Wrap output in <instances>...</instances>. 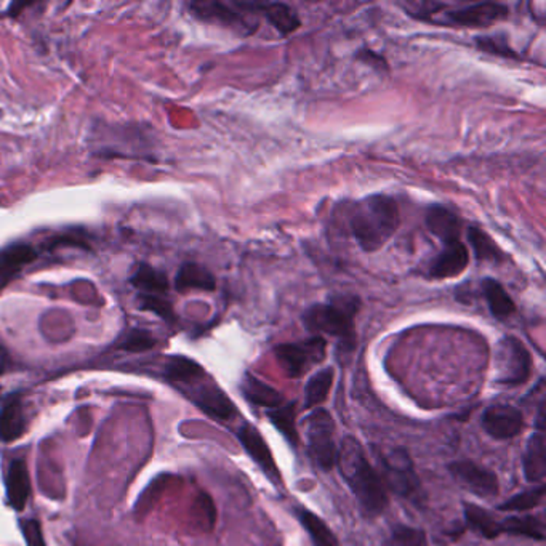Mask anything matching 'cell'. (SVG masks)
Masks as SVG:
<instances>
[{
	"label": "cell",
	"instance_id": "6da1fadb",
	"mask_svg": "<svg viewBox=\"0 0 546 546\" xmlns=\"http://www.w3.org/2000/svg\"><path fill=\"white\" fill-rule=\"evenodd\" d=\"M336 465L365 516L375 517L381 515L388 506L385 484L381 481L379 471L367 459L364 447L356 437H343Z\"/></svg>",
	"mask_w": 546,
	"mask_h": 546
},
{
	"label": "cell",
	"instance_id": "7a4b0ae2",
	"mask_svg": "<svg viewBox=\"0 0 546 546\" xmlns=\"http://www.w3.org/2000/svg\"><path fill=\"white\" fill-rule=\"evenodd\" d=\"M401 225V213L393 197L373 194L353 205L351 233L364 252H377Z\"/></svg>",
	"mask_w": 546,
	"mask_h": 546
},
{
	"label": "cell",
	"instance_id": "3957f363",
	"mask_svg": "<svg viewBox=\"0 0 546 546\" xmlns=\"http://www.w3.org/2000/svg\"><path fill=\"white\" fill-rule=\"evenodd\" d=\"M361 308L356 295H336L326 303L309 306L303 314V326L318 336H336L343 350L354 348V319Z\"/></svg>",
	"mask_w": 546,
	"mask_h": 546
},
{
	"label": "cell",
	"instance_id": "277c9868",
	"mask_svg": "<svg viewBox=\"0 0 546 546\" xmlns=\"http://www.w3.org/2000/svg\"><path fill=\"white\" fill-rule=\"evenodd\" d=\"M373 451L380 466V471H377L385 488H391L396 496L407 498L410 502L420 503L423 497L422 484L407 451L402 447H393L386 451L373 447Z\"/></svg>",
	"mask_w": 546,
	"mask_h": 546
},
{
	"label": "cell",
	"instance_id": "5b68a950",
	"mask_svg": "<svg viewBox=\"0 0 546 546\" xmlns=\"http://www.w3.org/2000/svg\"><path fill=\"white\" fill-rule=\"evenodd\" d=\"M306 445L314 465L322 471L336 468L338 447L336 444V423L326 408H314L306 416Z\"/></svg>",
	"mask_w": 546,
	"mask_h": 546
},
{
	"label": "cell",
	"instance_id": "8992f818",
	"mask_svg": "<svg viewBox=\"0 0 546 546\" xmlns=\"http://www.w3.org/2000/svg\"><path fill=\"white\" fill-rule=\"evenodd\" d=\"M190 10L199 20L219 22L242 36H252L258 28V22L254 20L256 15L254 2H192Z\"/></svg>",
	"mask_w": 546,
	"mask_h": 546
},
{
	"label": "cell",
	"instance_id": "52a82bcc",
	"mask_svg": "<svg viewBox=\"0 0 546 546\" xmlns=\"http://www.w3.org/2000/svg\"><path fill=\"white\" fill-rule=\"evenodd\" d=\"M494 365L497 385L508 388L523 385L531 377V353L516 336H503L497 345Z\"/></svg>",
	"mask_w": 546,
	"mask_h": 546
},
{
	"label": "cell",
	"instance_id": "ba28073f",
	"mask_svg": "<svg viewBox=\"0 0 546 546\" xmlns=\"http://www.w3.org/2000/svg\"><path fill=\"white\" fill-rule=\"evenodd\" d=\"M436 15H441L433 22L444 24L449 28H488L494 22H503L510 16V8L503 4L482 2L473 5L445 10L444 4H439L436 12L431 15V22Z\"/></svg>",
	"mask_w": 546,
	"mask_h": 546
},
{
	"label": "cell",
	"instance_id": "9c48e42d",
	"mask_svg": "<svg viewBox=\"0 0 546 546\" xmlns=\"http://www.w3.org/2000/svg\"><path fill=\"white\" fill-rule=\"evenodd\" d=\"M274 356L289 379H300L326 359L327 342L324 336H314L303 342L284 343L274 348Z\"/></svg>",
	"mask_w": 546,
	"mask_h": 546
},
{
	"label": "cell",
	"instance_id": "30bf717a",
	"mask_svg": "<svg viewBox=\"0 0 546 546\" xmlns=\"http://www.w3.org/2000/svg\"><path fill=\"white\" fill-rule=\"evenodd\" d=\"M190 398L196 402L197 407L202 408L207 416L221 422H229L237 416V408L233 401L223 393L219 386L215 385L207 375L186 386Z\"/></svg>",
	"mask_w": 546,
	"mask_h": 546
},
{
	"label": "cell",
	"instance_id": "8fae6325",
	"mask_svg": "<svg viewBox=\"0 0 546 546\" xmlns=\"http://www.w3.org/2000/svg\"><path fill=\"white\" fill-rule=\"evenodd\" d=\"M449 471L461 488L481 498H492L500 490L497 474L471 460L453 461L449 465Z\"/></svg>",
	"mask_w": 546,
	"mask_h": 546
},
{
	"label": "cell",
	"instance_id": "7c38bea8",
	"mask_svg": "<svg viewBox=\"0 0 546 546\" xmlns=\"http://www.w3.org/2000/svg\"><path fill=\"white\" fill-rule=\"evenodd\" d=\"M237 439L250 455V459L255 461L263 474L270 479L271 484L276 486V488H281L282 486V474L279 471L276 460L273 457L270 445L266 444V441H264V437L262 436L258 428L250 425V423H244L237 431Z\"/></svg>",
	"mask_w": 546,
	"mask_h": 546
},
{
	"label": "cell",
	"instance_id": "4fadbf2b",
	"mask_svg": "<svg viewBox=\"0 0 546 546\" xmlns=\"http://www.w3.org/2000/svg\"><path fill=\"white\" fill-rule=\"evenodd\" d=\"M482 428L497 441L513 439L524 428L523 412L510 404H494L482 414Z\"/></svg>",
	"mask_w": 546,
	"mask_h": 546
},
{
	"label": "cell",
	"instance_id": "5bb4252c",
	"mask_svg": "<svg viewBox=\"0 0 546 546\" xmlns=\"http://www.w3.org/2000/svg\"><path fill=\"white\" fill-rule=\"evenodd\" d=\"M39 252L31 244L18 242L0 250V291L18 276L31 263L36 262Z\"/></svg>",
	"mask_w": 546,
	"mask_h": 546
},
{
	"label": "cell",
	"instance_id": "9a60e30c",
	"mask_svg": "<svg viewBox=\"0 0 546 546\" xmlns=\"http://www.w3.org/2000/svg\"><path fill=\"white\" fill-rule=\"evenodd\" d=\"M470 263V252L465 244L461 242H452L445 244L444 250L434 258L430 264L431 279H451L457 277L466 270Z\"/></svg>",
	"mask_w": 546,
	"mask_h": 546
},
{
	"label": "cell",
	"instance_id": "2e32d148",
	"mask_svg": "<svg viewBox=\"0 0 546 546\" xmlns=\"http://www.w3.org/2000/svg\"><path fill=\"white\" fill-rule=\"evenodd\" d=\"M425 221H426L430 233L436 236L437 239H441L444 244L460 241L461 226H463L461 219L455 211L447 209L444 205H431L430 209L426 210Z\"/></svg>",
	"mask_w": 546,
	"mask_h": 546
},
{
	"label": "cell",
	"instance_id": "e0dca14e",
	"mask_svg": "<svg viewBox=\"0 0 546 546\" xmlns=\"http://www.w3.org/2000/svg\"><path fill=\"white\" fill-rule=\"evenodd\" d=\"M241 393L246 401L254 404L256 407H264L266 410L281 407L284 404V396L277 391L276 388L256 379L252 373H246L241 381Z\"/></svg>",
	"mask_w": 546,
	"mask_h": 546
},
{
	"label": "cell",
	"instance_id": "ac0fdd59",
	"mask_svg": "<svg viewBox=\"0 0 546 546\" xmlns=\"http://www.w3.org/2000/svg\"><path fill=\"white\" fill-rule=\"evenodd\" d=\"M525 479L533 484H542L546 476V441L545 433H533L525 447L524 460Z\"/></svg>",
	"mask_w": 546,
	"mask_h": 546
},
{
	"label": "cell",
	"instance_id": "d6986e66",
	"mask_svg": "<svg viewBox=\"0 0 546 546\" xmlns=\"http://www.w3.org/2000/svg\"><path fill=\"white\" fill-rule=\"evenodd\" d=\"M254 5H255L256 13L264 15V18L276 28L281 36H289L291 32L300 30V26H301L297 12L287 4L254 2Z\"/></svg>",
	"mask_w": 546,
	"mask_h": 546
},
{
	"label": "cell",
	"instance_id": "ffe728a7",
	"mask_svg": "<svg viewBox=\"0 0 546 546\" xmlns=\"http://www.w3.org/2000/svg\"><path fill=\"white\" fill-rule=\"evenodd\" d=\"M7 496L10 505L18 511H22L26 502L30 500V471L22 460H15L10 465L7 476Z\"/></svg>",
	"mask_w": 546,
	"mask_h": 546
},
{
	"label": "cell",
	"instance_id": "44dd1931",
	"mask_svg": "<svg viewBox=\"0 0 546 546\" xmlns=\"http://www.w3.org/2000/svg\"><path fill=\"white\" fill-rule=\"evenodd\" d=\"M175 287L178 291H213L217 289V281L210 271L204 268L202 264L184 263L176 273Z\"/></svg>",
	"mask_w": 546,
	"mask_h": 546
},
{
	"label": "cell",
	"instance_id": "7402d4cb",
	"mask_svg": "<svg viewBox=\"0 0 546 546\" xmlns=\"http://www.w3.org/2000/svg\"><path fill=\"white\" fill-rule=\"evenodd\" d=\"M482 295L488 301V309L492 316L498 321H506L513 314L516 313V305L511 300L508 291H505L496 279H484L481 284Z\"/></svg>",
	"mask_w": 546,
	"mask_h": 546
},
{
	"label": "cell",
	"instance_id": "603a6c76",
	"mask_svg": "<svg viewBox=\"0 0 546 546\" xmlns=\"http://www.w3.org/2000/svg\"><path fill=\"white\" fill-rule=\"evenodd\" d=\"M465 523L470 531L481 535L482 539L494 540L502 535L500 521L490 511L474 503H465Z\"/></svg>",
	"mask_w": 546,
	"mask_h": 546
},
{
	"label": "cell",
	"instance_id": "cb8c5ba5",
	"mask_svg": "<svg viewBox=\"0 0 546 546\" xmlns=\"http://www.w3.org/2000/svg\"><path fill=\"white\" fill-rule=\"evenodd\" d=\"M130 282L139 289V297H166L168 291L167 276L149 264H139V270L130 277Z\"/></svg>",
	"mask_w": 546,
	"mask_h": 546
},
{
	"label": "cell",
	"instance_id": "d4e9b609",
	"mask_svg": "<svg viewBox=\"0 0 546 546\" xmlns=\"http://www.w3.org/2000/svg\"><path fill=\"white\" fill-rule=\"evenodd\" d=\"M266 416L273 423L285 441L297 449L300 443L299 430H297V406L295 402H284L281 407L266 410Z\"/></svg>",
	"mask_w": 546,
	"mask_h": 546
},
{
	"label": "cell",
	"instance_id": "484cf974",
	"mask_svg": "<svg viewBox=\"0 0 546 546\" xmlns=\"http://www.w3.org/2000/svg\"><path fill=\"white\" fill-rule=\"evenodd\" d=\"M24 430H26V416L22 412V402L15 398L0 410V439L4 443H12L22 437Z\"/></svg>",
	"mask_w": 546,
	"mask_h": 546
},
{
	"label": "cell",
	"instance_id": "4316f807",
	"mask_svg": "<svg viewBox=\"0 0 546 546\" xmlns=\"http://www.w3.org/2000/svg\"><path fill=\"white\" fill-rule=\"evenodd\" d=\"M295 515L313 540L314 546H340L336 533L313 511L306 510L305 506H297Z\"/></svg>",
	"mask_w": 546,
	"mask_h": 546
},
{
	"label": "cell",
	"instance_id": "83f0119b",
	"mask_svg": "<svg viewBox=\"0 0 546 546\" xmlns=\"http://www.w3.org/2000/svg\"><path fill=\"white\" fill-rule=\"evenodd\" d=\"M334 379H336V369L326 367L308 380L305 386V401H303L306 410L318 408V406H321L322 402L327 399L330 388L334 385Z\"/></svg>",
	"mask_w": 546,
	"mask_h": 546
},
{
	"label": "cell",
	"instance_id": "f1b7e54d",
	"mask_svg": "<svg viewBox=\"0 0 546 546\" xmlns=\"http://www.w3.org/2000/svg\"><path fill=\"white\" fill-rule=\"evenodd\" d=\"M502 533L527 537V539L545 540V523L535 516H510L500 521Z\"/></svg>",
	"mask_w": 546,
	"mask_h": 546
},
{
	"label": "cell",
	"instance_id": "f546056e",
	"mask_svg": "<svg viewBox=\"0 0 546 546\" xmlns=\"http://www.w3.org/2000/svg\"><path fill=\"white\" fill-rule=\"evenodd\" d=\"M468 241L473 248L474 256L479 262L500 263L505 260L502 248L498 247L497 242L481 228L470 226L468 228Z\"/></svg>",
	"mask_w": 546,
	"mask_h": 546
},
{
	"label": "cell",
	"instance_id": "4dcf8cb0",
	"mask_svg": "<svg viewBox=\"0 0 546 546\" xmlns=\"http://www.w3.org/2000/svg\"><path fill=\"white\" fill-rule=\"evenodd\" d=\"M205 375L207 373L204 369L188 357H170V361L166 365V377L170 381H175L183 386H188L197 380L204 379Z\"/></svg>",
	"mask_w": 546,
	"mask_h": 546
},
{
	"label": "cell",
	"instance_id": "1f68e13d",
	"mask_svg": "<svg viewBox=\"0 0 546 546\" xmlns=\"http://www.w3.org/2000/svg\"><path fill=\"white\" fill-rule=\"evenodd\" d=\"M545 497V484L542 482L537 488L524 490L517 496L511 497L506 502L498 505L500 511H527L539 506L540 503L543 502Z\"/></svg>",
	"mask_w": 546,
	"mask_h": 546
},
{
	"label": "cell",
	"instance_id": "d6a6232c",
	"mask_svg": "<svg viewBox=\"0 0 546 546\" xmlns=\"http://www.w3.org/2000/svg\"><path fill=\"white\" fill-rule=\"evenodd\" d=\"M385 546H428V539L422 529L398 524L389 532Z\"/></svg>",
	"mask_w": 546,
	"mask_h": 546
},
{
	"label": "cell",
	"instance_id": "836d02e7",
	"mask_svg": "<svg viewBox=\"0 0 546 546\" xmlns=\"http://www.w3.org/2000/svg\"><path fill=\"white\" fill-rule=\"evenodd\" d=\"M476 45L484 53L497 55V57H502V58L519 59V55L511 49L508 39L505 36L476 37Z\"/></svg>",
	"mask_w": 546,
	"mask_h": 546
},
{
	"label": "cell",
	"instance_id": "e575fe53",
	"mask_svg": "<svg viewBox=\"0 0 546 546\" xmlns=\"http://www.w3.org/2000/svg\"><path fill=\"white\" fill-rule=\"evenodd\" d=\"M154 343H156V340L148 332L133 330L125 338V342L122 343L121 348H124L127 351H146L153 348Z\"/></svg>",
	"mask_w": 546,
	"mask_h": 546
},
{
	"label": "cell",
	"instance_id": "d590c367",
	"mask_svg": "<svg viewBox=\"0 0 546 546\" xmlns=\"http://www.w3.org/2000/svg\"><path fill=\"white\" fill-rule=\"evenodd\" d=\"M22 533H24V539L28 542L30 546H47L45 545L44 535H42V529L37 521H28L22 524Z\"/></svg>",
	"mask_w": 546,
	"mask_h": 546
},
{
	"label": "cell",
	"instance_id": "8d00e7d4",
	"mask_svg": "<svg viewBox=\"0 0 546 546\" xmlns=\"http://www.w3.org/2000/svg\"><path fill=\"white\" fill-rule=\"evenodd\" d=\"M356 58L364 61L369 66H373L379 71L380 69H388L386 59L379 55L377 51L371 50V49H363V50L357 51Z\"/></svg>",
	"mask_w": 546,
	"mask_h": 546
}]
</instances>
